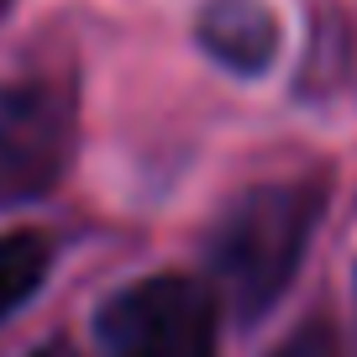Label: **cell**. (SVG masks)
<instances>
[{
  "instance_id": "obj_1",
  "label": "cell",
  "mask_w": 357,
  "mask_h": 357,
  "mask_svg": "<svg viewBox=\"0 0 357 357\" xmlns=\"http://www.w3.org/2000/svg\"><path fill=\"white\" fill-rule=\"evenodd\" d=\"M321 205V178H273L231 200V211L221 215L211 236V263L242 315L268 310L284 294V284L294 279V268L310 247Z\"/></svg>"
},
{
  "instance_id": "obj_2",
  "label": "cell",
  "mask_w": 357,
  "mask_h": 357,
  "mask_svg": "<svg viewBox=\"0 0 357 357\" xmlns=\"http://www.w3.org/2000/svg\"><path fill=\"white\" fill-rule=\"evenodd\" d=\"M105 357H215V300L205 284L137 279L100 310Z\"/></svg>"
},
{
  "instance_id": "obj_3",
  "label": "cell",
  "mask_w": 357,
  "mask_h": 357,
  "mask_svg": "<svg viewBox=\"0 0 357 357\" xmlns=\"http://www.w3.org/2000/svg\"><path fill=\"white\" fill-rule=\"evenodd\" d=\"M74 153V95L63 79H16L0 89V205L53 190Z\"/></svg>"
},
{
  "instance_id": "obj_4",
  "label": "cell",
  "mask_w": 357,
  "mask_h": 357,
  "mask_svg": "<svg viewBox=\"0 0 357 357\" xmlns=\"http://www.w3.org/2000/svg\"><path fill=\"white\" fill-rule=\"evenodd\" d=\"M200 37L221 63L247 68V74L273 58V16L257 0H215L200 22Z\"/></svg>"
},
{
  "instance_id": "obj_5",
  "label": "cell",
  "mask_w": 357,
  "mask_h": 357,
  "mask_svg": "<svg viewBox=\"0 0 357 357\" xmlns=\"http://www.w3.org/2000/svg\"><path fill=\"white\" fill-rule=\"evenodd\" d=\"M43 273H47V242L43 236H32V231L0 236V321L22 300H32Z\"/></svg>"
},
{
  "instance_id": "obj_6",
  "label": "cell",
  "mask_w": 357,
  "mask_h": 357,
  "mask_svg": "<svg viewBox=\"0 0 357 357\" xmlns=\"http://www.w3.org/2000/svg\"><path fill=\"white\" fill-rule=\"evenodd\" d=\"M273 357H342V342H336L331 321H305L284 347H273Z\"/></svg>"
},
{
  "instance_id": "obj_7",
  "label": "cell",
  "mask_w": 357,
  "mask_h": 357,
  "mask_svg": "<svg viewBox=\"0 0 357 357\" xmlns=\"http://www.w3.org/2000/svg\"><path fill=\"white\" fill-rule=\"evenodd\" d=\"M32 357H79V352H68V347H43V352H32Z\"/></svg>"
},
{
  "instance_id": "obj_8",
  "label": "cell",
  "mask_w": 357,
  "mask_h": 357,
  "mask_svg": "<svg viewBox=\"0 0 357 357\" xmlns=\"http://www.w3.org/2000/svg\"><path fill=\"white\" fill-rule=\"evenodd\" d=\"M0 6H6V0H0Z\"/></svg>"
}]
</instances>
